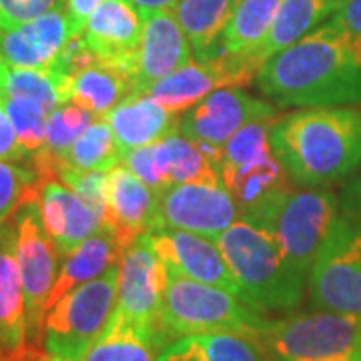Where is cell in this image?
Returning <instances> with one entry per match:
<instances>
[{
    "mask_svg": "<svg viewBox=\"0 0 361 361\" xmlns=\"http://www.w3.org/2000/svg\"><path fill=\"white\" fill-rule=\"evenodd\" d=\"M353 205L361 211V177L353 183Z\"/></svg>",
    "mask_w": 361,
    "mask_h": 361,
    "instance_id": "ee69618b",
    "label": "cell"
},
{
    "mask_svg": "<svg viewBox=\"0 0 361 361\" xmlns=\"http://www.w3.org/2000/svg\"><path fill=\"white\" fill-rule=\"evenodd\" d=\"M116 145L123 157L133 149L155 145L177 133L180 125V115L165 109L149 94L135 92L125 101L113 106L106 115Z\"/></svg>",
    "mask_w": 361,
    "mask_h": 361,
    "instance_id": "7402d4cb",
    "label": "cell"
},
{
    "mask_svg": "<svg viewBox=\"0 0 361 361\" xmlns=\"http://www.w3.org/2000/svg\"><path fill=\"white\" fill-rule=\"evenodd\" d=\"M149 241L169 271L239 297V285L213 239L177 229H159L149 233Z\"/></svg>",
    "mask_w": 361,
    "mask_h": 361,
    "instance_id": "2e32d148",
    "label": "cell"
},
{
    "mask_svg": "<svg viewBox=\"0 0 361 361\" xmlns=\"http://www.w3.org/2000/svg\"><path fill=\"white\" fill-rule=\"evenodd\" d=\"M273 155L303 185H329L361 165V109L310 106L277 116L269 129Z\"/></svg>",
    "mask_w": 361,
    "mask_h": 361,
    "instance_id": "7a4b0ae2",
    "label": "cell"
},
{
    "mask_svg": "<svg viewBox=\"0 0 361 361\" xmlns=\"http://www.w3.org/2000/svg\"><path fill=\"white\" fill-rule=\"evenodd\" d=\"M159 199L161 195L135 177L123 163L109 171L103 225L113 231L123 253L142 235L161 229Z\"/></svg>",
    "mask_w": 361,
    "mask_h": 361,
    "instance_id": "5bb4252c",
    "label": "cell"
},
{
    "mask_svg": "<svg viewBox=\"0 0 361 361\" xmlns=\"http://www.w3.org/2000/svg\"><path fill=\"white\" fill-rule=\"evenodd\" d=\"M71 39L73 30L63 8L8 30L0 28V63L18 68H52Z\"/></svg>",
    "mask_w": 361,
    "mask_h": 361,
    "instance_id": "ac0fdd59",
    "label": "cell"
},
{
    "mask_svg": "<svg viewBox=\"0 0 361 361\" xmlns=\"http://www.w3.org/2000/svg\"><path fill=\"white\" fill-rule=\"evenodd\" d=\"M329 2H334V4H339V2H341V0H329Z\"/></svg>",
    "mask_w": 361,
    "mask_h": 361,
    "instance_id": "bcb514c9",
    "label": "cell"
},
{
    "mask_svg": "<svg viewBox=\"0 0 361 361\" xmlns=\"http://www.w3.org/2000/svg\"><path fill=\"white\" fill-rule=\"evenodd\" d=\"M336 8L337 4L329 0H283L269 32L261 40V44L253 52L241 56H245L249 63H253L261 71V66L271 56L293 47L295 42L311 35L315 28H319V25L327 20Z\"/></svg>",
    "mask_w": 361,
    "mask_h": 361,
    "instance_id": "603a6c76",
    "label": "cell"
},
{
    "mask_svg": "<svg viewBox=\"0 0 361 361\" xmlns=\"http://www.w3.org/2000/svg\"><path fill=\"white\" fill-rule=\"evenodd\" d=\"M155 159L157 169L167 189L180 183L221 179L219 165L209 157L203 147L189 141L179 130L155 142Z\"/></svg>",
    "mask_w": 361,
    "mask_h": 361,
    "instance_id": "484cf974",
    "label": "cell"
},
{
    "mask_svg": "<svg viewBox=\"0 0 361 361\" xmlns=\"http://www.w3.org/2000/svg\"><path fill=\"white\" fill-rule=\"evenodd\" d=\"M193 49L180 28L175 11L149 14L142 18L141 47L137 54V65L133 82L137 92L147 94L155 82L189 65Z\"/></svg>",
    "mask_w": 361,
    "mask_h": 361,
    "instance_id": "e0dca14e",
    "label": "cell"
},
{
    "mask_svg": "<svg viewBox=\"0 0 361 361\" xmlns=\"http://www.w3.org/2000/svg\"><path fill=\"white\" fill-rule=\"evenodd\" d=\"M123 163V153L116 145L115 135L104 116H99L89 129L85 130L73 147L66 151L59 169H78V171H113Z\"/></svg>",
    "mask_w": 361,
    "mask_h": 361,
    "instance_id": "1f68e13d",
    "label": "cell"
},
{
    "mask_svg": "<svg viewBox=\"0 0 361 361\" xmlns=\"http://www.w3.org/2000/svg\"><path fill=\"white\" fill-rule=\"evenodd\" d=\"M135 82L127 75L104 65H92L71 80V103L104 116L113 106L135 94Z\"/></svg>",
    "mask_w": 361,
    "mask_h": 361,
    "instance_id": "f1b7e54d",
    "label": "cell"
},
{
    "mask_svg": "<svg viewBox=\"0 0 361 361\" xmlns=\"http://www.w3.org/2000/svg\"><path fill=\"white\" fill-rule=\"evenodd\" d=\"M121 257H123V249L116 243L113 231L103 225L99 231L90 235L89 239H85L73 253H68L63 259L56 283L49 297V310L68 291L101 277L113 265L121 263Z\"/></svg>",
    "mask_w": 361,
    "mask_h": 361,
    "instance_id": "cb8c5ba5",
    "label": "cell"
},
{
    "mask_svg": "<svg viewBox=\"0 0 361 361\" xmlns=\"http://www.w3.org/2000/svg\"><path fill=\"white\" fill-rule=\"evenodd\" d=\"M157 361H271L257 341L237 334H195L173 339Z\"/></svg>",
    "mask_w": 361,
    "mask_h": 361,
    "instance_id": "d4e9b609",
    "label": "cell"
},
{
    "mask_svg": "<svg viewBox=\"0 0 361 361\" xmlns=\"http://www.w3.org/2000/svg\"><path fill=\"white\" fill-rule=\"evenodd\" d=\"M163 348L159 339L142 334L113 313L82 361H157Z\"/></svg>",
    "mask_w": 361,
    "mask_h": 361,
    "instance_id": "f546056e",
    "label": "cell"
},
{
    "mask_svg": "<svg viewBox=\"0 0 361 361\" xmlns=\"http://www.w3.org/2000/svg\"><path fill=\"white\" fill-rule=\"evenodd\" d=\"M40 187L42 180L32 167L0 161V223L14 219L20 209L37 203Z\"/></svg>",
    "mask_w": 361,
    "mask_h": 361,
    "instance_id": "836d02e7",
    "label": "cell"
},
{
    "mask_svg": "<svg viewBox=\"0 0 361 361\" xmlns=\"http://www.w3.org/2000/svg\"><path fill=\"white\" fill-rule=\"evenodd\" d=\"M118 291V263L61 297L44 317L42 349L65 361H82L111 319Z\"/></svg>",
    "mask_w": 361,
    "mask_h": 361,
    "instance_id": "8992f818",
    "label": "cell"
},
{
    "mask_svg": "<svg viewBox=\"0 0 361 361\" xmlns=\"http://www.w3.org/2000/svg\"><path fill=\"white\" fill-rule=\"evenodd\" d=\"M142 16L130 0H104L90 14L82 39L99 65L133 78L141 47Z\"/></svg>",
    "mask_w": 361,
    "mask_h": 361,
    "instance_id": "9a60e30c",
    "label": "cell"
},
{
    "mask_svg": "<svg viewBox=\"0 0 361 361\" xmlns=\"http://www.w3.org/2000/svg\"><path fill=\"white\" fill-rule=\"evenodd\" d=\"M16 245L14 255L20 269L28 317V343L42 348V329L49 310V297L59 277V251L44 231L39 201L30 203L14 219Z\"/></svg>",
    "mask_w": 361,
    "mask_h": 361,
    "instance_id": "9c48e42d",
    "label": "cell"
},
{
    "mask_svg": "<svg viewBox=\"0 0 361 361\" xmlns=\"http://www.w3.org/2000/svg\"><path fill=\"white\" fill-rule=\"evenodd\" d=\"M239 285V297L259 313L291 311L305 293V275L289 265L263 227L235 221L215 239Z\"/></svg>",
    "mask_w": 361,
    "mask_h": 361,
    "instance_id": "3957f363",
    "label": "cell"
},
{
    "mask_svg": "<svg viewBox=\"0 0 361 361\" xmlns=\"http://www.w3.org/2000/svg\"><path fill=\"white\" fill-rule=\"evenodd\" d=\"M325 26L337 32L361 59V0H341Z\"/></svg>",
    "mask_w": 361,
    "mask_h": 361,
    "instance_id": "74e56055",
    "label": "cell"
},
{
    "mask_svg": "<svg viewBox=\"0 0 361 361\" xmlns=\"http://www.w3.org/2000/svg\"><path fill=\"white\" fill-rule=\"evenodd\" d=\"M103 2L104 0H65L66 16H68V23H71L73 37L82 35L90 14L94 13Z\"/></svg>",
    "mask_w": 361,
    "mask_h": 361,
    "instance_id": "60d3db41",
    "label": "cell"
},
{
    "mask_svg": "<svg viewBox=\"0 0 361 361\" xmlns=\"http://www.w3.org/2000/svg\"><path fill=\"white\" fill-rule=\"evenodd\" d=\"M283 0H241L221 35V44L229 54H249L269 32Z\"/></svg>",
    "mask_w": 361,
    "mask_h": 361,
    "instance_id": "4dcf8cb0",
    "label": "cell"
},
{
    "mask_svg": "<svg viewBox=\"0 0 361 361\" xmlns=\"http://www.w3.org/2000/svg\"><path fill=\"white\" fill-rule=\"evenodd\" d=\"M39 211L44 231L63 259L103 227V215L56 179L42 183Z\"/></svg>",
    "mask_w": 361,
    "mask_h": 361,
    "instance_id": "ffe728a7",
    "label": "cell"
},
{
    "mask_svg": "<svg viewBox=\"0 0 361 361\" xmlns=\"http://www.w3.org/2000/svg\"><path fill=\"white\" fill-rule=\"evenodd\" d=\"M241 0H180L175 8L197 61L209 59Z\"/></svg>",
    "mask_w": 361,
    "mask_h": 361,
    "instance_id": "4316f807",
    "label": "cell"
},
{
    "mask_svg": "<svg viewBox=\"0 0 361 361\" xmlns=\"http://www.w3.org/2000/svg\"><path fill=\"white\" fill-rule=\"evenodd\" d=\"M271 361H336L361 355V315L317 311L267 319L255 339Z\"/></svg>",
    "mask_w": 361,
    "mask_h": 361,
    "instance_id": "5b68a950",
    "label": "cell"
},
{
    "mask_svg": "<svg viewBox=\"0 0 361 361\" xmlns=\"http://www.w3.org/2000/svg\"><path fill=\"white\" fill-rule=\"evenodd\" d=\"M18 361H65V360H59V357H54L51 355L49 351H44L39 345H30V348L26 349V353L20 357Z\"/></svg>",
    "mask_w": 361,
    "mask_h": 361,
    "instance_id": "7bdbcfd3",
    "label": "cell"
},
{
    "mask_svg": "<svg viewBox=\"0 0 361 361\" xmlns=\"http://www.w3.org/2000/svg\"><path fill=\"white\" fill-rule=\"evenodd\" d=\"M71 77L52 68H18L0 63V94L39 103L49 115L71 103Z\"/></svg>",
    "mask_w": 361,
    "mask_h": 361,
    "instance_id": "83f0119b",
    "label": "cell"
},
{
    "mask_svg": "<svg viewBox=\"0 0 361 361\" xmlns=\"http://www.w3.org/2000/svg\"><path fill=\"white\" fill-rule=\"evenodd\" d=\"M167 285V267L155 253L149 233L137 239L123 253L118 263V291L115 315L135 325L139 331L167 345L161 327L163 295Z\"/></svg>",
    "mask_w": 361,
    "mask_h": 361,
    "instance_id": "30bf717a",
    "label": "cell"
},
{
    "mask_svg": "<svg viewBox=\"0 0 361 361\" xmlns=\"http://www.w3.org/2000/svg\"><path fill=\"white\" fill-rule=\"evenodd\" d=\"M261 116H277L275 106L235 87L219 89L180 115L179 133L203 149L223 151L237 130Z\"/></svg>",
    "mask_w": 361,
    "mask_h": 361,
    "instance_id": "4fadbf2b",
    "label": "cell"
},
{
    "mask_svg": "<svg viewBox=\"0 0 361 361\" xmlns=\"http://www.w3.org/2000/svg\"><path fill=\"white\" fill-rule=\"evenodd\" d=\"M259 68L241 54H221L203 61H191L179 71L161 78L147 90L157 103L183 115L191 106L203 101L207 94L219 89H241L257 78Z\"/></svg>",
    "mask_w": 361,
    "mask_h": 361,
    "instance_id": "7c38bea8",
    "label": "cell"
},
{
    "mask_svg": "<svg viewBox=\"0 0 361 361\" xmlns=\"http://www.w3.org/2000/svg\"><path fill=\"white\" fill-rule=\"evenodd\" d=\"M289 175L273 155V151L263 153L251 163L237 169L231 177L223 180V185L233 195L241 221H247L255 227H261L267 219L273 207L277 205L285 195L291 193Z\"/></svg>",
    "mask_w": 361,
    "mask_h": 361,
    "instance_id": "44dd1931",
    "label": "cell"
},
{
    "mask_svg": "<svg viewBox=\"0 0 361 361\" xmlns=\"http://www.w3.org/2000/svg\"><path fill=\"white\" fill-rule=\"evenodd\" d=\"M63 6L65 0H0V28L8 30L25 25Z\"/></svg>",
    "mask_w": 361,
    "mask_h": 361,
    "instance_id": "8d00e7d4",
    "label": "cell"
},
{
    "mask_svg": "<svg viewBox=\"0 0 361 361\" xmlns=\"http://www.w3.org/2000/svg\"><path fill=\"white\" fill-rule=\"evenodd\" d=\"M337 219L336 195L310 189L285 195L261 227L275 237L289 265L307 277Z\"/></svg>",
    "mask_w": 361,
    "mask_h": 361,
    "instance_id": "52a82bcc",
    "label": "cell"
},
{
    "mask_svg": "<svg viewBox=\"0 0 361 361\" xmlns=\"http://www.w3.org/2000/svg\"><path fill=\"white\" fill-rule=\"evenodd\" d=\"M259 89L281 106L361 103V59L329 26L271 56L257 75Z\"/></svg>",
    "mask_w": 361,
    "mask_h": 361,
    "instance_id": "6da1fadb",
    "label": "cell"
},
{
    "mask_svg": "<svg viewBox=\"0 0 361 361\" xmlns=\"http://www.w3.org/2000/svg\"><path fill=\"white\" fill-rule=\"evenodd\" d=\"M25 159H30V157L26 155V151L20 147L13 123H11L6 111L0 104V161L18 163V161H25Z\"/></svg>",
    "mask_w": 361,
    "mask_h": 361,
    "instance_id": "ab89813d",
    "label": "cell"
},
{
    "mask_svg": "<svg viewBox=\"0 0 361 361\" xmlns=\"http://www.w3.org/2000/svg\"><path fill=\"white\" fill-rule=\"evenodd\" d=\"M277 116H261L249 121L245 127L237 130L229 141L223 145L221 153V180L231 177L237 169H241L253 159L271 151L269 129Z\"/></svg>",
    "mask_w": 361,
    "mask_h": 361,
    "instance_id": "d6a6232c",
    "label": "cell"
},
{
    "mask_svg": "<svg viewBox=\"0 0 361 361\" xmlns=\"http://www.w3.org/2000/svg\"><path fill=\"white\" fill-rule=\"evenodd\" d=\"M315 310L361 315V225L339 217L310 271Z\"/></svg>",
    "mask_w": 361,
    "mask_h": 361,
    "instance_id": "ba28073f",
    "label": "cell"
},
{
    "mask_svg": "<svg viewBox=\"0 0 361 361\" xmlns=\"http://www.w3.org/2000/svg\"><path fill=\"white\" fill-rule=\"evenodd\" d=\"M0 104L11 118L18 142L26 151V155L32 157L37 151H40L47 141L49 113L35 101L4 97V94H0Z\"/></svg>",
    "mask_w": 361,
    "mask_h": 361,
    "instance_id": "e575fe53",
    "label": "cell"
},
{
    "mask_svg": "<svg viewBox=\"0 0 361 361\" xmlns=\"http://www.w3.org/2000/svg\"><path fill=\"white\" fill-rule=\"evenodd\" d=\"M14 219L0 223V361H18L30 348L25 289L14 255Z\"/></svg>",
    "mask_w": 361,
    "mask_h": 361,
    "instance_id": "d6986e66",
    "label": "cell"
},
{
    "mask_svg": "<svg viewBox=\"0 0 361 361\" xmlns=\"http://www.w3.org/2000/svg\"><path fill=\"white\" fill-rule=\"evenodd\" d=\"M336 361H361V355H355V357H348V360H336Z\"/></svg>",
    "mask_w": 361,
    "mask_h": 361,
    "instance_id": "f6af8a7d",
    "label": "cell"
},
{
    "mask_svg": "<svg viewBox=\"0 0 361 361\" xmlns=\"http://www.w3.org/2000/svg\"><path fill=\"white\" fill-rule=\"evenodd\" d=\"M265 323L263 313L237 295L167 269L161 327L169 343L195 334H237L255 341Z\"/></svg>",
    "mask_w": 361,
    "mask_h": 361,
    "instance_id": "277c9868",
    "label": "cell"
},
{
    "mask_svg": "<svg viewBox=\"0 0 361 361\" xmlns=\"http://www.w3.org/2000/svg\"><path fill=\"white\" fill-rule=\"evenodd\" d=\"M161 229H177L217 239L239 217V209L223 180H197L169 187L159 199Z\"/></svg>",
    "mask_w": 361,
    "mask_h": 361,
    "instance_id": "8fae6325",
    "label": "cell"
},
{
    "mask_svg": "<svg viewBox=\"0 0 361 361\" xmlns=\"http://www.w3.org/2000/svg\"><path fill=\"white\" fill-rule=\"evenodd\" d=\"M56 177L65 183L66 187L77 193L87 205L99 211L104 219L106 209V180L109 173L104 171H78V169H59Z\"/></svg>",
    "mask_w": 361,
    "mask_h": 361,
    "instance_id": "d590c367",
    "label": "cell"
},
{
    "mask_svg": "<svg viewBox=\"0 0 361 361\" xmlns=\"http://www.w3.org/2000/svg\"><path fill=\"white\" fill-rule=\"evenodd\" d=\"M135 8L139 11L142 18L149 14L163 13V11H175L180 0H130Z\"/></svg>",
    "mask_w": 361,
    "mask_h": 361,
    "instance_id": "b9f144b4",
    "label": "cell"
},
{
    "mask_svg": "<svg viewBox=\"0 0 361 361\" xmlns=\"http://www.w3.org/2000/svg\"><path fill=\"white\" fill-rule=\"evenodd\" d=\"M123 165L129 169L135 177H139L145 185H149L157 195H163L167 191V185L157 169L155 145H147V147L129 151L123 157Z\"/></svg>",
    "mask_w": 361,
    "mask_h": 361,
    "instance_id": "f35d334b",
    "label": "cell"
}]
</instances>
